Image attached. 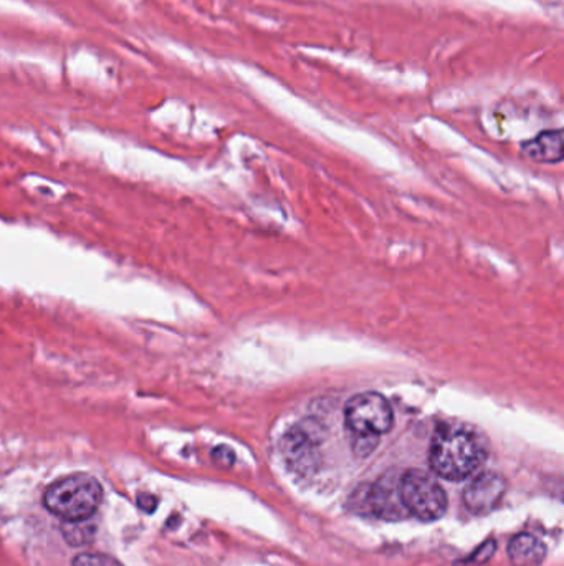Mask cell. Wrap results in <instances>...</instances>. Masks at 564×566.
Masks as SVG:
<instances>
[{
  "instance_id": "5",
  "label": "cell",
  "mask_w": 564,
  "mask_h": 566,
  "mask_svg": "<svg viewBox=\"0 0 564 566\" xmlns=\"http://www.w3.org/2000/svg\"><path fill=\"white\" fill-rule=\"evenodd\" d=\"M282 453L286 466L299 476L317 472L320 467V453H318V439L308 429H290L282 441Z\"/></svg>"
},
{
  "instance_id": "10",
  "label": "cell",
  "mask_w": 564,
  "mask_h": 566,
  "mask_svg": "<svg viewBox=\"0 0 564 566\" xmlns=\"http://www.w3.org/2000/svg\"><path fill=\"white\" fill-rule=\"evenodd\" d=\"M60 532L70 546H85L94 543L98 533V525L95 524L94 518L63 521Z\"/></svg>"
},
{
  "instance_id": "4",
  "label": "cell",
  "mask_w": 564,
  "mask_h": 566,
  "mask_svg": "<svg viewBox=\"0 0 564 566\" xmlns=\"http://www.w3.org/2000/svg\"><path fill=\"white\" fill-rule=\"evenodd\" d=\"M400 495L407 515L422 521L439 520L447 510V495L430 473L410 469L400 476Z\"/></svg>"
},
{
  "instance_id": "13",
  "label": "cell",
  "mask_w": 564,
  "mask_h": 566,
  "mask_svg": "<svg viewBox=\"0 0 564 566\" xmlns=\"http://www.w3.org/2000/svg\"><path fill=\"white\" fill-rule=\"evenodd\" d=\"M495 542L486 543V545L480 546V549L474 553V556H471L470 559L475 563L487 562V559L492 558L493 553H495Z\"/></svg>"
},
{
  "instance_id": "7",
  "label": "cell",
  "mask_w": 564,
  "mask_h": 566,
  "mask_svg": "<svg viewBox=\"0 0 564 566\" xmlns=\"http://www.w3.org/2000/svg\"><path fill=\"white\" fill-rule=\"evenodd\" d=\"M368 508L384 520H403L407 515L400 495V477L385 476L368 491Z\"/></svg>"
},
{
  "instance_id": "14",
  "label": "cell",
  "mask_w": 564,
  "mask_h": 566,
  "mask_svg": "<svg viewBox=\"0 0 564 566\" xmlns=\"http://www.w3.org/2000/svg\"><path fill=\"white\" fill-rule=\"evenodd\" d=\"M212 457L222 466H232L235 460L234 453L229 447H217L212 453Z\"/></svg>"
},
{
  "instance_id": "2",
  "label": "cell",
  "mask_w": 564,
  "mask_h": 566,
  "mask_svg": "<svg viewBox=\"0 0 564 566\" xmlns=\"http://www.w3.org/2000/svg\"><path fill=\"white\" fill-rule=\"evenodd\" d=\"M100 480L90 473H72L57 479L44 492V507L63 521L94 518L103 502Z\"/></svg>"
},
{
  "instance_id": "12",
  "label": "cell",
  "mask_w": 564,
  "mask_h": 566,
  "mask_svg": "<svg viewBox=\"0 0 564 566\" xmlns=\"http://www.w3.org/2000/svg\"><path fill=\"white\" fill-rule=\"evenodd\" d=\"M136 504H138L139 510L145 512V514H155L156 508H158V499L145 492V494H139L136 497Z\"/></svg>"
},
{
  "instance_id": "8",
  "label": "cell",
  "mask_w": 564,
  "mask_h": 566,
  "mask_svg": "<svg viewBox=\"0 0 564 566\" xmlns=\"http://www.w3.org/2000/svg\"><path fill=\"white\" fill-rule=\"evenodd\" d=\"M563 133L544 132L531 142L525 143L524 152L537 163L556 164L563 161Z\"/></svg>"
},
{
  "instance_id": "6",
  "label": "cell",
  "mask_w": 564,
  "mask_h": 566,
  "mask_svg": "<svg viewBox=\"0 0 564 566\" xmlns=\"http://www.w3.org/2000/svg\"><path fill=\"white\" fill-rule=\"evenodd\" d=\"M506 494V480L500 473L483 472L464 491V504L474 515H487L499 507Z\"/></svg>"
},
{
  "instance_id": "1",
  "label": "cell",
  "mask_w": 564,
  "mask_h": 566,
  "mask_svg": "<svg viewBox=\"0 0 564 566\" xmlns=\"http://www.w3.org/2000/svg\"><path fill=\"white\" fill-rule=\"evenodd\" d=\"M489 456L486 438L465 424H442L430 442V469L445 480L467 479Z\"/></svg>"
},
{
  "instance_id": "11",
  "label": "cell",
  "mask_w": 564,
  "mask_h": 566,
  "mask_svg": "<svg viewBox=\"0 0 564 566\" xmlns=\"http://www.w3.org/2000/svg\"><path fill=\"white\" fill-rule=\"evenodd\" d=\"M72 566H123V563L107 553H79L72 559Z\"/></svg>"
},
{
  "instance_id": "3",
  "label": "cell",
  "mask_w": 564,
  "mask_h": 566,
  "mask_svg": "<svg viewBox=\"0 0 564 566\" xmlns=\"http://www.w3.org/2000/svg\"><path fill=\"white\" fill-rule=\"evenodd\" d=\"M344 422L353 435V450L358 456H368L379 438L388 434L394 424L391 404L378 393H361L353 396L344 408Z\"/></svg>"
},
{
  "instance_id": "9",
  "label": "cell",
  "mask_w": 564,
  "mask_h": 566,
  "mask_svg": "<svg viewBox=\"0 0 564 566\" xmlns=\"http://www.w3.org/2000/svg\"><path fill=\"white\" fill-rule=\"evenodd\" d=\"M508 556L513 566H541L547 558V546L530 533H519L510 542Z\"/></svg>"
}]
</instances>
